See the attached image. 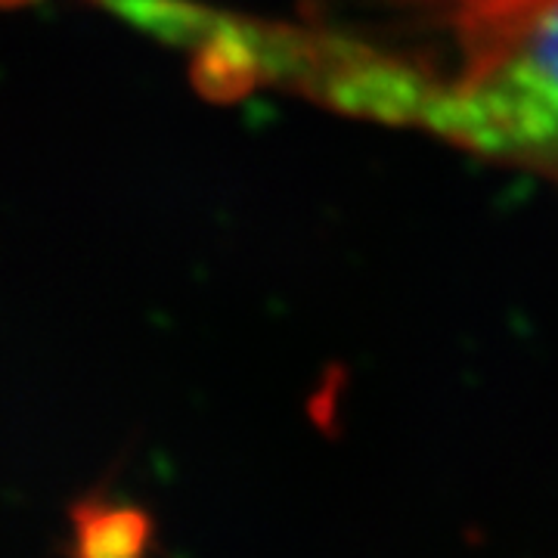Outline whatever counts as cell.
Segmentation results:
<instances>
[{"label": "cell", "mask_w": 558, "mask_h": 558, "mask_svg": "<svg viewBox=\"0 0 558 558\" xmlns=\"http://www.w3.org/2000/svg\"><path fill=\"white\" fill-rule=\"evenodd\" d=\"M205 94L289 90L558 183V0H301L292 20L156 0Z\"/></svg>", "instance_id": "1"}, {"label": "cell", "mask_w": 558, "mask_h": 558, "mask_svg": "<svg viewBox=\"0 0 558 558\" xmlns=\"http://www.w3.org/2000/svg\"><path fill=\"white\" fill-rule=\"evenodd\" d=\"M35 0H0V10H16V7H28Z\"/></svg>", "instance_id": "3"}, {"label": "cell", "mask_w": 558, "mask_h": 558, "mask_svg": "<svg viewBox=\"0 0 558 558\" xmlns=\"http://www.w3.org/2000/svg\"><path fill=\"white\" fill-rule=\"evenodd\" d=\"M78 558H146L153 521L137 506L94 497L75 512Z\"/></svg>", "instance_id": "2"}]
</instances>
